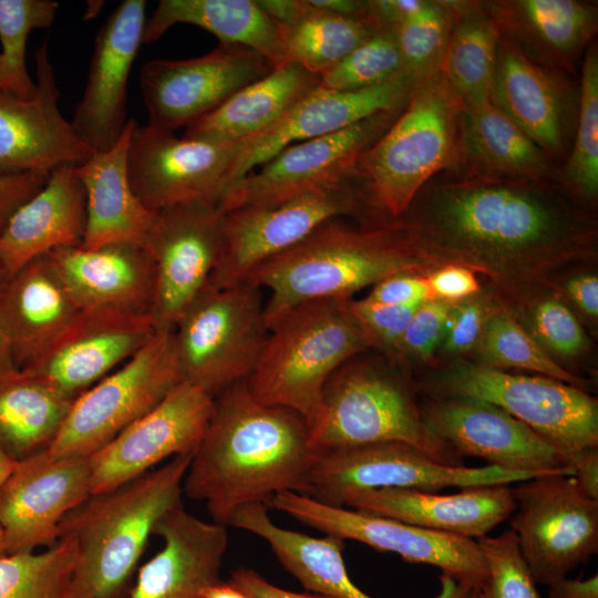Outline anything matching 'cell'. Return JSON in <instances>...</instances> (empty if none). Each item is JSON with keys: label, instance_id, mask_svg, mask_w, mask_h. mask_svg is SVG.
<instances>
[{"label": "cell", "instance_id": "obj_1", "mask_svg": "<svg viewBox=\"0 0 598 598\" xmlns=\"http://www.w3.org/2000/svg\"><path fill=\"white\" fill-rule=\"evenodd\" d=\"M424 254L491 280L502 293L555 287L597 252V223L561 182L455 167L433 177L399 218Z\"/></svg>", "mask_w": 598, "mask_h": 598}, {"label": "cell", "instance_id": "obj_2", "mask_svg": "<svg viewBox=\"0 0 598 598\" xmlns=\"http://www.w3.org/2000/svg\"><path fill=\"white\" fill-rule=\"evenodd\" d=\"M320 452L302 415L258 401L245 380L214 399L183 491L205 502L213 522L228 526L244 505H268L280 492L308 496Z\"/></svg>", "mask_w": 598, "mask_h": 598}, {"label": "cell", "instance_id": "obj_3", "mask_svg": "<svg viewBox=\"0 0 598 598\" xmlns=\"http://www.w3.org/2000/svg\"><path fill=\"white\" fill-rule=\"evenodd\" d=\"M443 265L416 247L399 218L367 227L333 218L259 266L246 281L270 292L265 305L269 327L302 302L351 298L390 276L426 275Z\"/></svg>", "mask_w": 598, "mask_h": 598}, {"label": "cell", "instance_id": "obj_4", "mask_svg": "<svg viewBox=\"0 0 598 598\" xmlns=\"http://www.w3.org/2000/svg\"><path fill=\"white\" fill-rule=\"evenodd\" d=\"M193 454L174 456L113 489L92 494L62 519L59 538L68 536L75 544V578L86 598H124L155 526L183 505Z\"/></svg>", "mask_w": 598, "mask_h": 598}, {"label": "cell", "instance_id": "obj_5", "mask_svg": "<svg viewBox=\"0 0 598 598\" xmlns=\"http://www.w3.org/2000/svg\"><path fill=\"white\" fill-rule=\"evenodd\" d=\"M462 107L437 70L415 86L394 122L357 162L365 206L398 219L433 177L460 165Z\"/></svg>", "mask_w": 598, "mask_h": 598}, {"label": "cell", "instance_id": "obj_6", "mask_svg": "<svg viewBox=\"0 0 598 598\" xmlns=\"http://www.w3.org/2000/svg\"><path fill=\"white\" fill-rule=\"evenodd\" d=\"M348 299L311 300L282 313L268 327L262 353L246 380L255 399L298 412L310 431L320 420L330 377L369 348Z\"/></svg>", "mask_w": 598, "mask_h": 598}, {"label": "cell", "instance_id": "obj_7", "mask_svg": "<svg viewBox=\"0 0 598 598\" xmlns=\"http://www.w3.org/2000/svg\"><path fill=\"white\" fill-rule=\"evenodd\" d=\"M310 437L320 451L402 442L441 464L464 466L463 457L425 425L414 388L367 364L342 365L330 377Z\"/></svg>", "mask_w": 598, "mask_h": 598}, {"label": "cell", "instance_id": "obj_8", "mask_svg": "<svg viewBox=\"0 0 598 598\" xmlns=\"http://www.w3.org/2000/svg\"><path fill=\"white\" fill-rule=\"evenodd\" d=\"M183 380L216 398L247 380L268 339L260 288L250 281L206 288L174 329Z\"/></svg>", "mask_w": 598, "mask_h": 598}, {"label": "cell", "instance_id": "obj_9", "mask_svg": "<svg viewBox=\"0 0 598 598\" xmlns=\"http://www.w3.org/2000/svg\"><path fill=\"white\" fill-rule=\"evenodd\" d=\"M424 389L430 396H466L497 405L559 448L569 466L577 452L598 447L597 399L559 380L461 363Z\"/></svg>", "mask_w": 598, "mask_h": 598}, {"label": "cell", "instance_id": "obj_10", "mask_svg": "<svg viewBox=\"0 0 598 598\" xmlns=\"http://www.w3.org/2000/svg\"><path fill=\"white\" fill-rule=\"evenodd\" d=\"M181 381L173 330L156 331L131 359L74 399L48 453L91 455L154 409Z\"/></svg>", "mask_w": 598, "mask_h": 598}, {"label": "cell", "instance_id": "obj_11", "mask_svg": "<svg viewBox=\"0 0 598 598\" xmlns=\"http://www.w3.org/2000/svg\"><path fill=\"white\" fill-rule=\"evenodd\" d=\"M511 530L536 584L567 577L598 551V501L574 475L555 472L512 484Z\"/></svg>", "mask_w": 598, "mask_h": 598}, {"label": "cell", "instance_id": "obj_12", "mask_svg": "<svg viewBox=\"0 0 598 598\" xmlns=\"http://www.w3.org/2000/svg\"><path fill=\"white\" fill-rule=\"evenodd\" d=\"M549 474V473H547ZM545 474L508 472L496 466H448L402 442H382L321 451L310 478L309 497L343 507L354 492L412 488L435 493L445 487L515 484Z\"/></svg>", "mask_w": 598, "mask_h": 598}, {"label": "cell", "instance_id": "obj_13", "mask_svg": "<svg viewBox=\"0 0 598 598\" xmlns=\"http://www.w3.org/2000/svg\"><path fill=\"white\" fill-rule=\"evenodd\" d=\"M248 143L177 137L135 123L127 152L131 186L151 212L203 203L218 207L236 182Z\"/></svg>", "mask_w": 598, "mask_h": 598}, {"label": "cell", "instance_id": "obj_14", "mask_svg": "<svg viewBox=\"0 0 598 598\" xmlns=\"http://www.w3.org/2000/svg\"><path fill=\"white\" fill-rule=\"evenodd\" d=\"M268 506L303 525L342 540L352 539L403 560L440 568L458 584L477 591L486 581L487 566L477 540L440 533L357 509L322 504L309 496L280 492Z\"/></svg>", "mask_w": 598, "mask_h": 598}, {"label": "cell", "instance_id": "obj_15", "mask_svg": "<svg viewBox=\"0 0 598 598\" xmlns=\"http://www.w3.org/2000/svg\"><path fill=\"white\" fill-rule=\"evenodd\" d=\"M364 205L354 178L277 205L223 213V249L209 285L228 287L246 281L259 266L299 244L323 223Z\"/></svg>", "mask_w": 598, "mask_h": 598}, {"label": "cell", "instance_id": "obj_16", "mask_svg": "<svg viewBox=\"0 0 598 598\" xmlns=\"http://www.w3.org/2000/svg\"><path fill=\"white\" fill-rule=\"evenodd\" d=\"M274 69L259 52L231 43L197 58L151 60L140 73L147 125L168 133L187 127Z\"/></svg>", "mask_w": 598, "mask_h": 598}, {"label": "cell", "instance_id": "obj_17", "mask_svg": "<svg viewBox=\"0 0 598 598\" xmlns=\"http://www.w3.org/2000/svg\"><path fill=\"white\" fill-rule=\"evenodd\" d=\"M403 107L285 147L257 172L234 183L218 209L227 213L243 207L272 206L303 193L354 179L360 155L390 127Z\"/></svg>", "mask_w": 598, "mask_h": 598}, {"label": "cell", "instance_id": "obj_18", "mask_svg": "<svg viewBox=\"0 0 598 598\" xmlns=\"http://www.w3.org/2000/svg\"><path fill=\"white\" fill-rule=\"evenodd\" d=\"M224 214L187 203L155 212L144 248L155 267L151 318L156 331H171L209 283L223 249Z\"/></svg>", "mask_w": 598, "mask_h": 598}, {"label": "cell", "instance_id": "obj_19", "mask_svg": "<svg viewBox=\"0 0 598 598\" xmlns=\"http://www.w3.org/2000/svg\"><path fill=\"white\" fill-rule=\"evenodd\" d=\"M423 421L458 456H476L508 472L574 475L563 452L529 426L489 402L466 396H430Z\"/></svg>", "mask_w": 598, "mask_h": 598}, {"label": "cell", "instance_id": "obj_20", "mask_svg": "<svg viewBox=\"0 0 598 598\" xmlns=\"http://www.w3.org/2000/svg\"><path fill=\"white\" fill-rule=\"evenodd\" d=\"M91 495L90 455L54 457L44 448L18 461L0 488L7 555L53 546L62 519Z\"/></svg>", "mask_w": 598, "mask_h": 598}, {"label": "cell", "instance_id": "obj_21", "mask_svg": "<svg viewBox=\"0 0 598 598\" xmlns=\"http://www.w3.org/2000/svg\"><path fill=\"white\" fill-rule=\"evenodd\" d=\"M214 399L181 381L154 409L90 455L92 494L127 483L167 457L194 453L207 429Z\"/></svg>", "mask_w": 598, "mask_h": 598}, {"label": "cell", "instance_id": "obj_22", "mask_svg": "<svg viewBox=\"0 0 598 598\" xmlns=\"http://www.w3.org/2000/svg\"><path fill=\"white\" fill-rule=\"evenodd\" d=\"M155 332L147 313L81 310L45 352L22 370L75 399L131 359Z\"/></svg>", "mask_w": 598, "mask_h": 598}, {"label": "cell", "instance_id": "obj_23", "mask_svg": "<svg viewBox=\"0 0 598 598\" xmlns=\"http://www.w3.org/2000/svg\"><path fill=\"white\" fill-rule=\"evenodd\" d=\"M35 78L37 91L31 99L0 91V175L49 174L93 154L60 111L47 40L35 53Z\"/></svg>", "mask_w": 598, "mask_h": 598}, {"label": "cell", "instance_id": "obj_24", "mask_svg": "<svg viewBox=\"0 0 598 598\" xmlns=\"http://www.w3.org/2000/svg\"><path fill=\"white\" fill-rule=\"evenodd\" d=\"M144 0H124L96 33L83 95L70 121L80 140L93 152L112 147L126 123L127 82L143 43Z\"/></svg>", "mask_w": 598, "mask_h": 598}, {"label": "cell", "instance_id": "obj_25", "mask_svg": "<svg viewBox=\"0 0 598 598\" xmlns=\"http://www.w3.org/2000/svg\"><path fill=\"white\" fill-rule=\"evenodd\" d=\"M574 93L566 74L533 61L499 34L491 96L557 164L566 161L573 143Z\"/></svg>", "mask_w": 598, "mask_h": 598}, {"label": "cell", "instance_id": "obj_26", "mask_svg": "<svg viewBox=\"0 0 598 598\" xmlns=\"http://www.w3.org/2000/svg\"><path fill=\"white\" fill-rule=\"evenodd\" d=\"M420 82L403 70L388 82L357 91H333L319 85L279 123L247 145L236 182L295 142L336 133L379 113L403 107Z\"/></svg>", "mask_w": 598, "mask_h": 598}, {"label": "cell", "instance_id": "obj_27", "mask_svg": "<svg viewBox=\"0 0 598 598\" xmlns=\"http://www.w3.org/2000/svg\"><path fill=\"white\" fill-rule=\"evenodd\" d=\"M153 535L163 548L140 568L125 598H204L221 581L226 525L203 520L182 505L159 519Z\"/></svg>", "mask_w": 598, "mask_h": 598}, {"label": "cell", "instance_id": "obj_28", "mask_svg": "<svg viewBox=\"0 0 598 598\" xmlns=\"http://www.w3.org/2000/svg\"><path fill=\"white\" fill-rule=\"evenodd\" d=\"M511 485L468 486L448 495L412 488L364 489L349 494L343 506L477 540L514 513Z\"/></svg>", "mask_w": 598, "mask_h": 598}, {"label": "cell", "instance_id": "obj_29", "mask_svg": "<svg viewBox=\"0 0 598 598\" xmlns=\"http://www.w3.org/2000/svg\"><path fill=\"white\" fill-rule=\"evenodd\" d=\"M81 310L151 315L155 267L135 243H111L94 249L58 248L47 254Z\"/></svg>", "mask_w": 598, "mask_h": 598}, {"label": "cell", "instance_id": "obj_30", "mask_svg": "<svg viewBox=\"0 0 598 598\" xmlns=\"http://www.w3.org/2000/svg\"><path fill=\"white\" fill-rule=\"evenodd\" d=\"M85 224V192L76 164L60 165L0 230L2 280L54 249L81 246Z\"/></svg>", "mask_w": 598, "mask_h": 598}, {"label": "cell", "instance_id": "obj_31", "mask_svg": "<svg viewBox=\"0 0 598 598\" xmlns=\"http://www.w3.org/2000/svg\"><path fill=\"white\" fill-rule=\"evenodd\" d=\"M482 4L502 37L533 61L566 75L575 72L597 33L594 2L492 0Z\"/></svg>", "mask_w": 598, "mask_h": 598}, {"label": "cell", "instance_id": "obj_32", "mask_svg": "<svg viewBox=\"0 0 598 598\" xmlns=\"http://www.w3.org/2000/svg\"><path fill=\"white\" fill-rule=\"evenodd\" d=\"M80 311L48 255L0 282V321L19 370L39 359Z\"/></svg>", "mask_w": 598, "mask_h": 598}, {"label": "cell", "instance_id": "obj_33", "mask_svg": "<svg viewBox=\"0 0 598 598\" xmlns=\"http://www.w3.org/2000/svg\"><path fill=\"white\" fill-rule=\"evenodd\" d=\"M229 525L266 540L282 567L307 590L331 598H373L351 581L342 556V539L329 535L317 538L279 527L270 519L265 503L239 507ZM440 581L435 598L474 597L473 589L445 574Z\"/></svg>", "mask_w": 598, "mask_h": 598}, {"label": "cell", "instance_id": "obj_34", "mask_svg": "<svg viewBox=\"0 0 598 598\" xmlns=\"http://www.w3.org/2000/svg\"><path fill=\"white\" fill-rule=\"evenodd\" d=\"M136 121L130 118L116 143L76 164L86 200L82 244L94 249L111 243H135L144 247L154 214L135 195L127 174V152Z\"/></svg>", "mask_w": 598, "mask_h": 598}, {"label": "cell", "instance_id": "obj_35", "mask_svg": "<svg viewBox=\"0 0 598 598\" xmlns=\"http://www.w3.org/2000/svg\"><path fill=\"white\" fill-rule=\"evenodd\" d=\"M457 167L487 176L564 183L557 163L505 115L492 96L463 103Z\"/></svg>", "mask_w": 598, "mask_h": 598}, {"label": "cell", "instance_id": "obj_36", "mask_svg": "<svg viewBox=\"0 0 598 598\" xmlns=\"http://www.w3.org/2000/svg\"><path fill=\"white\" fill-rule=\"evenodd\" d=\"M319 85L320 75L298 64L283 63L188 125L184 136L249 144L279 123Z\"/></svg>", "mask_w": 598, "mask_h": 598}, {"label": "cell", "instance_id": "obj_37", "mask_svg": "<svg viewBox=\"0 0 598 598\" xmlns=\"http://www.w3.org/2000/svg\"><path fill=\"white\" fill-rule=\"evenodd\" d=\"M178 23L199 27L220 43L250 48L274 68L286 63L280 31L257 0H161L146 18L143 43L157 41Z\"/></svg>", "mask_w": 598, "mask_h": 598}, {"label": "cell", "instance_id": "obj_38", "mask_svg": "<svg viewBox=\"0 0 598 598\" xmlns=\"http://www.w3.org/2000/svg\"><path fill=\"white\" fill-rule=\"evenodd\" d=\"M73 401L23 370L0 375L1 448L16 461L47 448Z\"/></svg>", "mask_w": 598, "mask_h": 598}, {"label": "cell", "instance_id": "obj_39", "mask_svg": "<svg viewBox=\"0 0 598 598\" xmlns=\"http://www.w3.org/2000/svg\"><path fill=\"white\" fill-rule=\"evenodd\" d=\"M453 24L437 71L463 103L491 96L499 31L482 1H445Z\"/></svg>", "mask_w": 598, "mask_h": 598}, {"label": "cell", "instance_id": "obj_40", "mask_svg": "<svg viewBox=\"0 0 598 598\" xmlns=\"http://www.w3.org/2000/svg\"><path fill=\"white\" fill-rule=\"evenodd\" d=\"M301 3L299 17L278 28L286 63L320 76L382 28L368 14L342 16L316 9L308 0Z\"/></svg>", "mask_w": 598, "mask_h": 598}, {"label": "cell", "instance_id": "obj_41", "mask_svg": "<svg viewBox=\"0 0 598 598\" xmlns=\"http://www.w3.org/2000/svg\"><path fill=\"white\" fill-rule=\"evenodd\" d=\"M497 298L504 308L553 358L573 359L588 349L579 320L556 287H534Z\"/></svg>", "mask_w": 598, "mask_h": 598}, {"label": "cell", "instance_id": "obj_42", "mask_svg": "<svg viewBox=\"0 0 598 598\" xmlns=\"http://www.w3.org/2000/svg\"><path fill=\"white\" fill-rule=\"evenodd\" d=\"M76 561L68 536L42 551L0 557V598H86L75 578Z\"/></svg>", "mask_w": 598, "mask_h": 598}, {"label": "cell", "instance_id": "obj_43", "mask_svg": "<svg viewBox=\"0 0 598 598\" xmlns=\"http://www.w3.org/2000/svg\"><path fill=\"white\" fill-rule=\"evenodd\" d=\"M561 177L577 198L594 205L598 195V51L594 41L581 66L575 132Z\"/></svg>", "mask_w": 598, "mask_h": 598}, {"label": "cell", "instance_id": "obj_44", "mask_svg": "<svg viewBox=\"0 0 598 598\" xmlns=\"http://www.w3.org/2000/svg\"><path fill=\"white\" fill-rule=\"evenodd\" d=\"M474 350L482 365L528 370L585 390L586 380L553 359L501 303L486 321Z\"/></svg>", "mask_w": 598, "mask_h": 598}, {"label": "cell", "instance_id": "obj_45", "mask_svg": "<svg viewBox=\"0 0 598 598\" xmlns=\"http://www.w3.org/2000/svg\"><path fill=\"white\" fill-rule=\"evenodd\" d=\"M59 9L53 0H0V42L2 91L19 99H31L37 91L25 65L28 35L49 28Z\"/></svg>", "mask_w": 598, "mask_h": 598}, {"label": "cell", "instance_id": "obj_46", "mask_svg": "<svg viewBox=\"0 0 598 598\" xmlns=\"http://www.w3.org/2000/svg\"><path fill=\"white\" fill-rule=\"evenodd\" d=\"M403 59L392 27H382L320 76V86L333 91L372 87L399 75Z\"/></svg>", "mask_w": 598, "mask_h": 598}, {"label": "cell", "instance_id": "obj_47", "mask_svg": "<svg viewBox=\"0 0 598 598\" xmlns=\"http://www.w3.org/2000/svg\"><path fill=\"white\" fill-rule=\"evenodd\" d=\"M453 24L445 1H425L421 9L392 27L404 70L422 81L437 70Z\"/></svg>", "mask_w": 598, "mask_h": 598}, {"label": "cell", "instance_id": "obj_48", "mask_svg": "<svg viewBox=\"0 0 598 598\" xmlns=\"http://www.w3.org/2000/svg\"><path fill=\"white\" fill-rule=\"evenodd\" d=\"M487 566V578L473 598H542L525 563L515 534L477 539Z\"/></svg>", "mask_w": 598, "mask_h": 598}, {"label": "cell", "instance_id": "obj_49", "mask_svg": "<svg viewBox=\"0 0 598 598\" xmlns=\"http://www.w3.org/2000/svg\"><path fill=\"white\" fill-rule=\"evenodd\" d=\"M422 302L380 305L368 302L363 298H350L347 306L369 347L396 350L410 319Z\"/></svg>", "mask_w": 598, "mask_h": 598}, {"label": "cell", "instance_id": "obj_50", "mask_svg": "<svg viewBox=\"0 0 598 598\" xmlns=\"http://www.w3.org/2000/svg\"><path fill=\"white\" fill-rule=\"evenodd\" d=\"M496 298L477 293L453 303L439 347L444 354L461 355L475 349L486 321L499 308Z\"/></svg>", "mask_w": 598, "mask_h": 598}, {"label": "cell", "instance_id": "obj_51", "mask_svg": "<svg viewBox=\"0 0 598 598\" xmlns=\"http://www.w3.org/2000/svg\"><path fill=\"white\" fill-rule=\"evenodd\" d=\"M453 303L434 298L424 300L410 319L396 351L421 360L430 359L440 347Z\"/></svg>", "mask_w": 598, "mask_h": 598}, {"label": "cell", "instance_id": "obj_52", "mask_svg": "<svg viewBox=\"0 0 598 598\" xmlns=\"http://www.w3.org/2000/svg\"><path fill=\"white\" fill-rule=\"evenodd\" d=\"M371 303L410 305L432 299L425 275L401 272L372 286L363 298Z\"/></svg>", "mask_w": 598, "mask_h": 598}, {"label": "cell", "instance_id": "obj_53", "mask_svg": "<svg viewBox=\"0 0 598 598\" xmlns=\"http://www.w3.org/2000/svg\"><path fill=\"white\" fill-rule=\"evenodd\" d=\"M434 299L457 302L480 293L476 274L457 265H443L425 275Z\"/></svg>", "mask_w": 598, "mask_h": 598}, {"label": "cell", "instance_id": "obj_54", "mask_svg": "<svg viewBox=\"0 0 598 598\" xmlns=\"http://www.w3.org/2000/svg\"><path fill=\"white\" fill-rule=\"evenodd\" d=\"M49 174L0 175V230L21 205L42 188Z\"/></svg>", "mask_w": 598, "mask_h": 598}, {"label": "cell", "instance_id": "obj_55", "mask_svg": "<svg viewBox=\"0 0 598 598\" xmlns=\"http://www.w3.org/2000/svg\"><path fill=\"white\" fill-rule=\"evenodd\" d=\"M247 598H331L318 594H302L279 588L248 567L236 568L228 581Z\"/></svg>", "mask_w": 598, "mask_h": 598}, {"label": "cell", "instance_id": "obj_56", "mask_svg": "<svg viewBox=\"0 0 598 598\" xmlns=\"http://www.w3.org/2000/svg\"><path fill=\"white\" fill-rule=\"evenodd\" d=\"M564 298L569 301L586 317H598V278L594 274H579L570 277L564 285Z\"/></svg>", "mask_w": 598, "mask_h": 598}, {"label": "cell", "instance_id": "obj_57", "mask_svg": "<svg viewBox=\"0 0 598 598\" xmlns=\"http://www.w3.org/2000/svg\"><path fill=\"white\" fill-rule=\"evenodd\" d=\"M574 477L580 489L598 501V447L584 448L570 460Z\"/></svg>", "mask_w": 598, "mask_h": 598}, {"label": "cell", "instance_id": "obj_58", "mask_svg": "<svg viewBox=\"0 0 598 598\" xmlns=\"http://www.w3.org/2000/svg\"><path fill=\"white\" fill-rule=\"evenodd\" d=\"M547 598H598V576L587 579L560 578L548 585Z\"/></svg>", "mask_w": 598, "mask_h": 598}, {"label": "cell", "instance_id": "obj_59", "mask_svg": "<svg viewBox=\"0 0 598 598\" xmlns=\"http://www.w3.org/2000/svg\"><path fill=\"white\" fill-rule=\"evenodd\" d=\"M257 3L278 28L293 22L302 11L301 0H257Z\"/></svg>", "mask_w": 598, "mask_h": 598}, {"label": "cell", "instance_id": "obj_60", "mask_svg": "<svg viewBox=\"0 0 598 598\" xmlns=\"http://www.w3.org/2000/svg\"><path fill=\"white\" fill-rule=\"evenodd\" d=\"M19 370L16 364L9 339L0 321V375Z\"/></svg>", "mask_w": 598, "mask_h": 598}, {"label": "cell", "instance_id": "obj_61", "mask_svg": "<svg viewBox=\"0 0 598 598\" xmlns=\"http://www.w3.org/2000/svg\"><path fill=\"white\" fill-rule=\"evenodd\" d=\"M18 461L11 458L0 446V488L11 472L17 466ZM6 548L3 543V536L0 528V557L6 556Z\"/></svg>", "mask_w": 598, "mask_h": 598}, {"label": "cell", "instance_id": "obj_62", "mask_svg": "<svg viewBox=\"0 0 598 598\" xmlns=\"http://www.w3.org/2000/svg\"><path fill=\"white\" fill-rule=\"evenodd\" d=\"M204 598H247L238 589L227 582H218L215 586L208 588L204 595Z\"/></svg>", "mask_w": 598, "mask_h": 598}, {"label": "cell", "instance_id": "obj_63", "mask_svg": "<svg viewBox=\"0 0 598 598\" xmlns=\"http://www.w3.org/2000/svg\"><path fill=\"white\" fill-rule=\"evenodd\" d=\"M0 91H2V84H1V58H0Z\"/></svg>", "mask_w": 598, "mask_h": 598}, {"label": "cell", "instance_id": "obj_64", "mask_svg": "<svg viewBox=\"0 0 598 598\" xmlns=\"http://www.w3.org/2000/svg\"><path fill=\"white\" fill-rule=\"evenodd\" d=\"M2 281V276H1V271H0V282Z\"/></svg>", "mask_w": 598, "mask_h": 598}]
</instances>
